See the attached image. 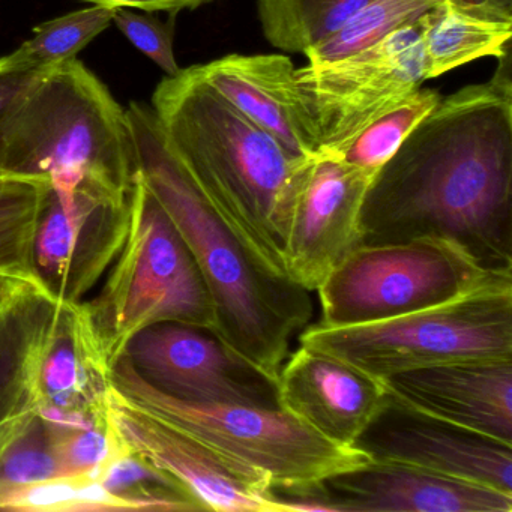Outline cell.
Returning a JSON list of instances; mask_svg holds the SVG:
<instances>
[{
  "label": "cell",
  "instance_id": "1",
  "mask_svg": "<svg viewBox=\"0 0 512 512\" xmlns=\"http://www.w3.org/2000/svg\"><path fill=\"white\" fill-rule=\"evenodd\" d=\"M455 242L493 271H512L511 55L488 82L442 98L377 173L361 245Z\"/></svg>",
  "mask_w": 512,
  "mask_h": 512
},
{
  "label": "cell",
  "instance_id": "2",
  "mask_svg": "<svg viewBox=\"0 0 512 512\" xmlns=\"http://www.w3.org/2000/svg\"><path fill=\"white\" fill-rule=\"evenodd\" d=\"M151 107L170 151L218 215L269 272L289 278L287 230L314 158L290 154L194 67L161 80Z\"/></svg>",
  "mask_w": 512,
  "mask_h": 512
},
{
  "label": "cell",
  "instance_id": "3",
  "mask_svg": "<svg viewBox=\"0 0 512 512\" xmlns=\"http://www.w3.org/2000/svg\"><path fill=\"white\" fill-rule=\"evenodd\" d=\"M143 181L196 260L230 350L277 379L296 332L313 317L311 292L269 272L218 215L175 157L151 106L127 109Z\"/></svg>",
  "mask_w": 512,
  "mask_h": 512
},
{
  "label": "cell",
  "instance_id": "4",
  "mask_svg": "<svg viewBox=\"0 0 512 512\" xmlns=\"http://www.w3.org/2000/svg\"><path fill=\"white\" fill-rule=\"evenodd\" d=\"M110 373L85 301L20 286L0 304V457L38 427L107 424Z\"/></svg>",
  "mask_w": 512,
  "mask_h": 512
},
{
  "label": "cell",
  "instance_id": "5",
  "mask_svg": "<svg viewBox=\"0 0 512 512\" xmlns=\"http://www.w3.org/2000/svg\"><path fill=\"white\" fill-rule=\"evenodd\" d=\"M136 143L127 110L77 61L41 71L0 121V178L130 199Z\"/></svg>",
  "mask_w": 512,
  "mask_h": 512
},
{
  "label": "cell",
  "instance_id": "6",
  "mask_svg": "<svg viewBox=\"0 0 512 512\" xmlns=\"http://www.w3.org/2000/svg\"><path fill=\"white\" fill-rule=\"evenodd\" d=\"M110 385L131 406L259 473L271 488L319 484L371 461L359 449L325 439L281 407L193 403L164 394L149 385L125 356L113 365Z\"/></svg>",
  "mask_w": 512,
  "mask_h": 512
},
{
  "label": "cell",
  "instance_id": "7",
  "mask_svg": "<svg viewBox=\"0 0 512 512\" xmlns=\"http://www.w3.org/2000/svg\"><path fill=\"white\" fill-rule=\"evenodd\" d=\"M85 302L112 368L131 338L157 323L214 331V302L205 278L140 172L127 242L100 293Z\"/></svg>",
  "mask_w": 512,
  "mask_h": 512
},
{
  "label": "cell",
  "instance_id": "8",
  "mask_svg": "<svg viewBox=\"0 0 512 512\" xmlns=\"http://www.w3.org/2000/svg\"><path fill=\"white\" fill-rule=\"evenodd\" d=\"M299 344L383 380L403 371L467 359L512 358V283L394 319L307 326Z\"/></svg>",
  "mask_w": 512,
  "mask_h": 512
},
{
  "label": "cell",
  "instance_id": "9",
  "mask_svg": "<svg viewBox=\"0 0 512 512\" xmlns=\"http://www.w3.org/2000/svg\"><path fill=\"white\" fill-rule=\"evenodd\" d=\"M502 283H512V271L485 268L448 239L359 245L317 287L320 323L352 326L394 319Z\"/></svg>",
  "mask_w": 512,
  "mask_h": 512
},
{
  "label": "cell",
  "instance_id": "10",
  "mask_svg": "<svg viewBox=\"0 0 512 512\" xmlns=\"http://www.w3.org/2000/svg\"><path fill=\"white\" fill-rule=\"evenodd\" d=\"M296 80L322 154L340 155L427 80L418 28L413 23L346 58L305 65Z\"/></svg>",
  "mask_w": 512,
  "mask_h": 512
},
{
  "label": "cell",
  "instance_id": "11",
  "mask_svg": "<svg viewBox=\"0 0 512 512\" xmlns=\"http://www.w3.org/2000/svg\"><path fill=\"white\" fill-rule=\"evenodd\" d=\"M122 356L149 385L181 400L280 407L277 379L236 355L208 329L157 323L137 332Z\"/></svg>",
  "mask_w": 512,
  "mask_h": 512
},
{
  "label": "cell",
  "instance_id": "12",
  "mask_svg": "<svg viewBox=\"0 0 512 512\" xmlns=\"http://www.w3.org/2000/svg\"><path fill=\"white\" fill-rule=\"evenodd\" d=\"M130 227L131 197L77 190L62 199L47 185L34 241L44 286L65 301H85L118 259Z\"/></svg>",
  "mask_w": 512,
  "mask_h": 512
},
{
  "label": "cell",
  "instance_id": "13",
  "mask_svg": "<svg viewBox=\"0 0 512 512\" xmlns=\"http://www.w3.org/2000/svg\"><path fill=\"white\" fill-rule=\"evenodd\" d=\"M376 175L322 154L311 161L287 230V277L316 292L326 275L361 245V214Z\"/></svg>",
  "mask_w": 512,
  "mask_h": 512
},
{
  "label": "cell",
  "instance_id": "14",
  "mask_svg": "<svg viewBox=\"0 0 512 512\" xmlns=\"http://www.w3.org/2000/svg\"><path fill=\"white\" fill-rule=\"evenodd\" d=\"M109 421L130 451L178 479L205 511L283 512L272 499L268 479L136 409L113 389Z\"/></svg>",
  "mask_w": 512,
  "mask_h": 512
},
{
  "label": "cell",
  "instance_id": "15",
  "mask_svg": "<svg viewBox=\"0 0 512 512\" xmlns=\"http://www.w3.org/2000/svg\"><path fill=\"white\" fill-rule=\"evenodd\" d=\"M371 460L395 461L512 494V445L388 403L356 440Z\"/></svg>",
  "mask_w": 512,
  "mask_h": 512
},
{
  "label": "cell",
  "instance_id": "16",
  "mask_svg": "<svg viewBox=\"0 0 512 512\" xmlns=\"http://www.w3.org/2000/svg\"><path fill=\"white\" fill-rule=\"evenodd\" d=\"M382 382L418 412L512 445V358L446 362Z\"/></svg>",
  "mask_w": 512,
  "mask_h": 512
},
{
  "label": "cell",
  "instance_id": "17",
  "mask_svg": "<svg viewBox=\"0 0 512 512\" xmlns=\"http://www.w3.org/2000/svg\"><path fill=\"white\" fill-rule=\"evenodd\" d=\"M277 383L281 409L346 448H355L389 398L382 380L304 346L287 355Z\"/></svg>",
  "mask_w": 512,
  "mask_h": 512
},
{
  "label": "cell",
  "instance_id": "18",
  "mask_svg": "<svg viewBox=\"0 0 512 512\" xmlns=\"http://www.w3.org/2000/svg\"><path fill=\"white\" fill-rule=\"evenodd\" d=\"M322 487L332 512L512 511V494L395 461L371 460Z\"/></svg>",
  "mask_w": 512,
  "mask_h": 512
},
{
  "label": "cell",
  "instance_id": "19",
  "mask_svg": "<svg viewBox=\"0 0 512 512\" xmlns=\"http://www.w3.org/2000/svg\"><path fill=\"white\" fill-rule=\"evenodd\" d=\"M194 68L206 85L290 154L305 160L322 155L299 94L298 68L292 59L284 55H227Z\"/></svg>",
  "mask_w": 512,
  "mask_h": 512
},
{
  "label": "cell",
  "instance_id": "20",
  "mask_svg": "<svg viewBox=\"0 0 512 512\" xmlns=\"http://www.w3.org/2000/svg\"><path fill=\"white\" fill-rule=\"evenodd\" d=\"M415 25L427 80L476 59L511 55L512 5L496 0H440Z\"/></svg>",
  "mask_w": 512,
  "mask_h": 512
},
{
  "label": "cell",
  "instance_id": "21",
  "mask_svg": "<svg viewBox=\"0 0 512 512\" xmlns=\"http://www.w3.org/2000/svg\"><path fill=\"white\" fill-rule=\"evenodd\" d=\"M368 0H257L266 41L286 53H302L335 34Z\"/></svg>",
  "mask_w": 512,
  "mask_h": 512
},
{
  "label": "cell",
  "instance_id": "22",
  "mask_svg": "<svg viewBox=\"0 0 512 512\" xmlns=\"http://www.w3.org/2000/svg\"><path fill=\"white\" fill-rule=\"evenodd\" d=\"M91 473L107 490L128 500L136 512L205 511L178 479L134 454L125 445L100 469Z\"/></svg>",
  "mask_w": 512,
  "mask_h": 512
},
{
  "label": "cell",
  "instance_id": "23",
  "mask_svg": "<svg viewBox=\"0 0 512 512\" xmlns=\"http://www.w3.org/2000/svg\"><path fill=\"white\" fill-rule=\"evenodd\" d=\"M116 7L91 5L83 10L47 20L34 29L31 38L8 55L20 71H46L76 56L109 28Z\"/></svg>",
  "mask_w": 512,
  "mask_h": 512
},
{
  "label": "cell",
  "instance_id": "24",
  "mask_svg": "<svg viewBox=\"0 0 512 512\" xmlns=\"http://www.w3.org/2000/svg\"><path fill=\"white\" fill-rule=\"evenodd\" d=\"M0 511L16 512H136L92 475L58 476L0 490Z\"/></svg>",
  "mask_w": 512,
  "mask_h": 512
},
{
  "label": "cell",
  "instance_id": "25",
  "mask_svg": "<svg viewBox=\"0 0 512 512\" xmlns=\"http://www.w3.org/2000/svg\"><path fill=\"white\" fill-rule=\"evenodd\" d=\"M440 0H368L328 40L304 53L308 64H325L367 49L413 25Z\"/></svg>",
  "mask_w": 512,
  "mask_h": 512
},
{
  "label": "cell",
  "instance_id": "26",
  "mask_svg": "<svg viewBox=\"0 0 512 512\" xmlns=\"http://www.w3.org/2000/svg\"><path fill=\"white\" fill-rule=\"evenodd\" d=\"M440 100L442 97L436 89L419 88L394 110L365 128L341 152L340 157L353 166L377 175L394 157L407 136L418 127L419 122L433 112Z\"/></svg>",
  "mask_w": 512,
  "mask_h": 512
},
{
  "label": "cell",
  "instance_id": "27",
  "mask_svg": "<svg viewBox=\"0 0 512 512\" xmlns=\"http://www.w3.org/2000/svg\"><path fill=\"white\" fill-rule=\"evenodd\" d=\"M50 439L65 476L94 472L124 448L110 421L82 430L61 431Z\"/></svg>",
  "mask_w": 512,
  "mask_h": 512
},
{
  "label": "cell",
  "instance_id": "28",
  "mask_svg": "<svg viewBox=\"0 0 512 512\" xmlns=\"http://www.w3.org/2000/svg\"><path fill=\"white\" fill-rule=\"evenodd\" d=\"M65 476L46 427H38L0 457V490Z\"/></svg>",
  "mask_w": 512,
  "mask_h": 512
},
{
  "label": "cell",
  "instance_id": "29",
  "mask_svg": "<svg viewBox=\"0 0 512 512\" xmlns=\"http://www.w3.org/2000/svg\"><path fill=\"white\" fill-rule=\"evenodd\" d=\"M175 16L173 14L172 19L163 22L155 13H137L133 8L121 7L116 8L112 23L139 52L148 56L167 77H172L182 70L173 49Z\"/></svg>",
  "mask_w": 512,
  "mask_h": 512
},
{
  "label": "cell",
  "instance_id": "30",
  "mask_svg": "<svg viewBox=\"0 0 512 512\" xmlns=\"http://www.w3.org/2000/svg\"><path fill=\"white\" fill-rule=\"evenodd\" d=\"M41 71H20L13 67L10 58H0V121L4 119L5 113L10 109L11 104L22 94L23 89L40 74ZM2 181V178H0Z\"/></svg>",
  "mask_w": 512,
  "mask_h": 512
},
{
  "label": "cell",
  "instance_id": "31",
  "mask_svg": "<svg viewBox=\"0 0 512 512\" xmlns=\"http://www.w3.org/2000/svg\"><path fill=\"white\" fill-rule=\"evenodd\" d=\"M91 5H109L116 8H133V10L149 11V13L178 14L179 11L196 10L203 5L212 4L215 0H83Z\"/></svg>",
  "mask_w": 512,
  "mask_h": 512
},
{
  "label": "cell",
  "instance_id": "32",
  "mask_svg": "<svg viewBox=\"0 0 512 512\" xmlns=\"http://www.w3.org/2000/svg\"><path fill=\"white\" fill-rule=\"evenodd\" d=\"M22 265V241L10 220L0 214V274H19Z\"/></svg>",
  "mask_w": 512,
  "mask_h": 512
},
{
  "label": "cell",
  "instance_id": "33",
  "mask_svg": "<svg viewBox=\"0 0 512 512\" xmlns=\"http://www.w3.org/2000/svg\"><path fill=\"white\" fill-rule=\"evenodd\" d=\"M25 283H29V281L13 277V275L0 274V304Z\"/></svg>",
  "mask_w": 512,
  "mask_h": 512
},
{
  "label": "cell",
  "instance_id": "34",
  "mask_svg": "<svg viewBox=\"0 0 512 512\" xmlns=\"http://www.w3.org/2000/svg\"><path fill=\"white\" fill-rule=\"evenodd\" d=\"M496 2H500V4L512 5V0H496Z\"/></svg>",
  "mask_w": 512,
  "mask_h": 512
}]
</instances>
